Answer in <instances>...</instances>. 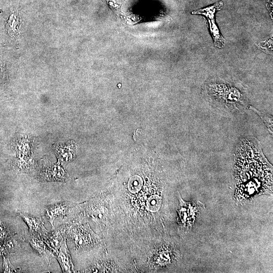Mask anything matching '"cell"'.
<instances>
[{
	"instance_id": "7a4b0ae2",
	"label": "cell",
	"mask_w": 273,
	"mask_h": 273,
	"mask_svg": "<svg viewBox=\"0 0 273 273\" xmlns=\"http://www.w3.org/2000/svg\"><path fill=\"white\" fill-rule=\"evenodd\" d=\"M205 95L211 108L226 116L242 113L248 105L244 91L226 83H208L205 87Z\"/></svg>"
},
{
	"instance_id": "4fadbf2b",
	"label": "cell",
	"mask_w": 273,
	"mask_h": 273,
	"mask_svg": "<svg viewBox=\"0 0 273 273\" xmlns=\"http://www.w3.org/2000/svg\"><path fill=\"white\" fill-rule=\"evenodd\" d=\"M3 270L7 272H18L10 263L8 258H6L5 257H4Z\"/></svg>"
},
{
	"instance_id": "ba28073f",
	"label": "cell",
	"mask_w": 273,
	"mask_h": 273,
	"mask_svg": "<svg viewBox=\"0 0 273 273\" xmlns=\"http://www.w3.org/2000/svg\"><path fill=\"white\" fill-rule=\"evenodd\" d=\"M17 214L26 223L29 228V233L41 236L47 232L41 218L23 212L19 211Z\"/></svg>"
},
{
	"instance_id": "9a60e30c",
	"label": "cell",
	"mask_w": 273,
	"mask_h": 273,
	"mask_svg": "<svg viewBox=\"0 0 273 273\" xmlns=\"http://www.w3.org/2000/svg\"><path fill=\"white\" fill-rule=\"evenodd\" d=\"M7 235V231L2 227V225L0 223V240H2Z\"/></svg>"
},
{
	"instance_id": "8992f818",
	"label": "cell",
	"mask_w": 273,
	"mask_h": 273,
	"mask_svg": "<svg viewBox=\"0 0 273 273\" xmlns=\"http://www.w3.org/2000/svg\"><path fill=\"white\" fill-rule=\"evenodd\" d=\"M28 242L33 250L50 263L54 254L38 235L29 233Z\"/></svg>"
},
{
	"instance_id": "9c48e42d",
	"label": "cell",
	"mask_w": 273,
	"mask_h": 273,
	"mask_svg": "<svg viewBox=\"0 0 273 273\" xmlns=\"http://www.w3.org/2000/svg\"><path fill=\"white\" fill-rule=\"evenodd\" d=\"M56 256L63 272H71L73 271V264L66 239H64Z\"/></svg>"
},
{
	"instance_id": "3957f363",
	"label": "cell",
	"mask_w": 273,
	"mask_h": 273,
	"mask_svg": "<svg viewBox=\"0 0 273 273\" xmlns=\"http://www.w3.org/2000/svg\"><path fill=\"white\" fill-rule=\"evenodd\" d=\"M223 6L221 1L192 12L193 14H199L204 16L207 19L209 25L210 31L214 40L215 47L222 48L224 45L225 40L221 35L219 30L215 22V13L221 10Z\"/></svg>"
},
{
	"instance_id": "7c38bea8",
	"label": "cell",
	"mask_w": 273,
	"mask_h": 273,
	"mask_svg": "<svg viewBox=\"0 0 273 273\" xmlns=\"http://www.w3.org/2000/svg\"><path fill=\"white\" fill-rule=\"evenodd\" d=\"M141 181L135 178L130 180L128 188L131 192L135 193L141 189Z\"/></svg>"
},
{
	"instance_id": "277c9868",
	"label": "cell",
	"mask_w": 273,
	"mask_h": 273,
	"mask_svg": "<svg viewBox=\"0 0 273 273\" xmlns=\"http://www.w3.org/2000/svg\"><path fill=\"white\" fill-rule=\"evenodd\" d=\"M87 230L86 228L73 225L67 226L65 232L66 233V236L73 242L75 247L80 249L90 245V234Z\"/></svg>"
},
{
	"instance_id": "5b68a950",
	"label": "cell",
	"mask_w": 273,
	"mask_h": 273,
	"mask_svg": "<svg viewBox=\"0 0 273 273\" xmlns=\"http://www.w3.org/2000/svg\"><path fill=\"white\" fill-rule=\"evenodd\" d=\"M64 226H61L51 232L47 231L44 234L40 236L52 252L54 254H56L64 241Z\"/></svg>"
},
{
	"instance_id": "5bb4252c",
	"label": "cell",
	"mask_w": 273,
	"mask_h": 273,
	"mask_svg": "<svg viewBox=\"0 0 273 273\" xmlns=\"http://www.w3.org/2000/svg\"><path fill=\"white\" fill-rule=\"evenodd\" d=\"M108 4L112 8L117 9L119 5L118 0H106Z\"/></svg>"
},
{
	"instance_id": "52a82bcc",
	"label": "cell",
	"mask_w": 273,
	"mask_h": 273,
	"mask_svg": "<svg viewBox=\"0 0 273 273\" xmlns=\"http://www.w3.org/2000/svg\"><path fill=\"white\" fill-rule=\"evenodd\" d=\"M72 204L67 202H61L50 205L44 209V215L47 220L54 228V221L58 217L66 216Z\"/></svg>"
},
{
	"instance_id": "8fae6325",
	"label": "cell",
	"mask_w": 273,
	"mask_h": 273,
	"mask_svg": "<svg viewBox=\"0 0 273 273\" xmlns=\"http://www.w3.org/2000/svg\"><path fill=\"white\" fill-rule=\"evenodd\" d=\"M148 209L151 211L158 210L161 205V199L157 196H154L149 198L148 203Z\"/></svg>"
},
{
	"instance_id": "6da1fadb",
	"label": "cell",
	"mask_w": 273,
	"mask_h": 273,
	"mask_svg": "<svg viewBox=\"0 0 273 273\" xmlns=\"http://www.w3.org/2000/svg\"><path fill=\"white\" fill-rule=\"evenodd\" d=\"M234 161V177L239 192L255 193L260 188L272 186V166L256 138L249 136L240 142Z\"/></svg>"
},
{
	"instance_id": "30bf717a",
	"label": "cell",
	"mask_w": 273,
	"mask_h": 273,
	"mask_svg": "<svg viewBox=\"0 0 273 273\" xmlns=\"http://www.w3.org/2000/svg\"><path fill=\"white\" fill-rule=\"evenodd\" d=\"M41 178L46 180L64 181L66 178L63 169L60 166H54L42 172Z\"/></svg>"
}]
</instances>
